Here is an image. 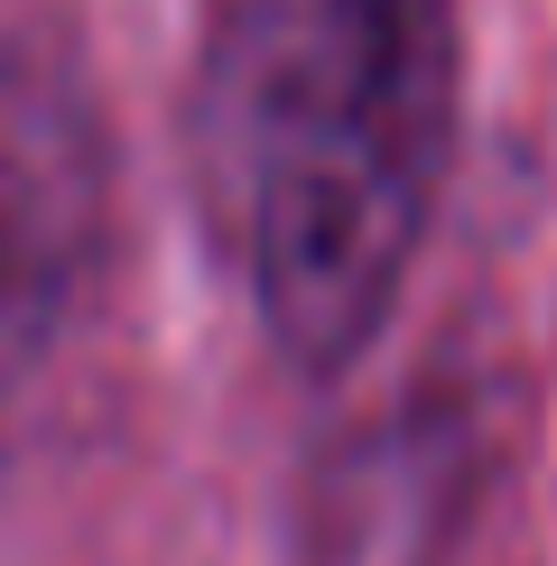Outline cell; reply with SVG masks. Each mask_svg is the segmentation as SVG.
<instances>
[{
    "mask_svg": "<svg viewBox=\"0 0 557 566\" xmlns=\"http://www.w3.org/2000/svg\"><path fill=\"white\" fill-rule=\"evenodd\" d=\"M455 139V0H223L196 84L214 223L297 363L371 344Z\"/></svg>",
    "mask_w": 557,
    "mask_h": 566,
    "instance_id": "1",
    "label": "cell"
},
{
    "mask_svg": "<svg viewBox=\"0 0 557 566\" xmlns=\"http://www.w3.org/2000/svg\"><path fill=\"white\" fill-rule=\"evenodd\" d=\"M103 261V149L38 56L0 46V399L56 353Z\"/></svg>",
    "mask_w": 557,
    "mask_h": 566,
    "instance_id": "2",
    "label": "cell"
}]
</instances>
